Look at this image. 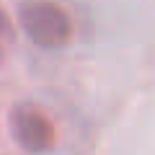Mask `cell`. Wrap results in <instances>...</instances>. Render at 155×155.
<instances>
[{
    "instance_id": "obj_1",
    "label": "cell",
    "mask_w": 155,
    "mask_h": 155,
    "mask_svg": "<svg viewBox=\"0 0 155 155\" xmlns=\"http://www.w3.org/2000/svg\"><path fill=\"white\" fill-rule=\"evenodd\" d=\"M21 23L34 44L47 47V49H57L70 39V21H67L65 11L54 3L26 5L21 13Z\"/></svg>"
},
{
    "instance_id": "obj_2",
    "label": "cell",
    "mask_w": 155,
    "mask_h": 155,
    "mask_svg": "<svg viewBox=\"0 0 155 155\" xmlns=\"http://www.w3.org/2000/svg\"><path fill=\"white\" fill-rule=\"evenodd\" d=\"M11 129L18 145L28 153H44L54 142V129H52L49 119L41 116L36 109H26V106L16 109L11 116Z\"/></svg>"
}]
</instances>
